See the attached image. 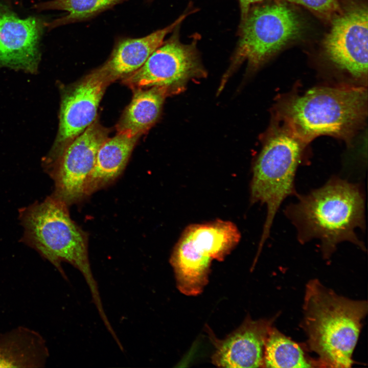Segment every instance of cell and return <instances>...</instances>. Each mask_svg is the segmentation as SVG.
Segmentation results:
<instances>
[{"mask_svg":"<svg viewBox=\"0 0 368 368\" xmlns=\"http://www.w3.org/2000/svg\"><path fill=\"white\" fill-rule=\"evenodd\" d=\"M286 213L297 230L298 240L305 243L319 240L325 258L344 241L364 250L355 232L365 225L364 196L357 185L333 178L323 187L298 197Z\"/></svg>","mask_w":368,"mask_h":368,"instance_id":"cell-1","label":"cell"},{"mask_svg":"<svg viewBox=\"0 0 368 368\" xmlns=\"http://www.w3.org/2000/svg\"><path fill=\"white\" fill-rule=\"evenodd\" d=\"M303 310L302 328L318 366L350 367L367 302L339 295L313 279L306 286Z\"/></svg>","mask_w":368,"mask_h":368,"instance_id":"cell-2","label":"cell"},{"mask_svg":"<svg viewBox=\"0 0 368 368\" xmlns=\"http://www.w3.org/2000/svg\"><path fill=\"white\" fill-rule=\"evenodd\" d=\"M367 91L363 86H324L290 97L277 109L282 126L305 146L321 135L349 140L365 122Z\"/></svg>","mask_w":368,"mask_h":368,"instance_id":"cell-3","label":"cell"},{"mask_svg":"<svg viewBox=\"0 0 368 368\" xmlns=\"http://www.w3.org/2000/svg\"><path fill=\"white\" fill-rule=\"evenodd\" d=\"M67 205L51 196L19 211L24 232L22 241L51 263L64 278L61 262L79 270L87 283L100 315L105 314L98 286L91 271L86 233L71 219Z\"/></svg>","mask_w":368,"mask_h":368,"instance_id":"cell-4","label":"cell"},{"mask_svg":"<svg viewBox=\"0 0 368 368\" xmlns=\"http://www.w3.org/2000/svg\"><path fill=\"white\" fill-rule=\"evenodd\" d=\"M240 238L237 226L228 221L188 226L175 245L170 260L179 290L187 295L200 294L208 282L212 261L222 260Z\"/></svg>","mask_w":368,"mask_h":368,"instance_id":"cell-5","label":"cell"},{"mask_svg":"<svg viewBox=\"0 0 368 368\" xmlns=\"http://www.w3.org/2000/svg\"><path fill=\"white\" fill-rule=\"evenodd\" d=\"M305 146L282 126L268 137L255 163L250 200L265 204L267 209L259 250L269 236L281 204L295 192V173Z\"/></svg>","mask_w":368,"mask_h":368,"instance_id":"cell-6","label":"cell"},{"mask_svg":"<svg viewBox=\"0 0 368 368\" xmlns=\"http://www.w3.org/2000/svg\"><path fill=\"white\" fill-rule=\"evenodd\" d=\"M303 31L297 13L284 2L257 6L239 26L240 38L224 81L242 63L257 68Z\"/></svg>","mask_w":368,"mask_h":368,"instance_id":"cell-7","label":"cell"},{"mask_svg":"<svg viewBox=\"0 0 368 368\" xmlns=\"http://www.w3.org/2000/svg\"><path fill=\"white\" fill-rule=\"evenodd\" d=\"M180 25L140 68L123 79L124 84L133 90L165 86L179 93L190 79L205 75L197 49V39L190 43H182Z\"/></svg>","mask_w":368,"mask_h":368,"instance_id":"cell-8","label":"cell"},{"mask_svg":"<svg viewBox=\"0 0 368 368\" xmlns=\"http://www.w3.org/2000/svg\"><path fill=\"white\" fill-rule=\"evenodd\" d=\"M108 133L107 128L95 120L44 168L54 181L52 196L67 206L86 197V187L97 152Z\"/></svg>","mask_w":368,"mask_h":368,"instance_id":"cell-9","label":"cell"},{"mask_svg":"<svg viewBox=\"0 0 368 368\" xmlns=\"http://www.w3.org/2000/svg\"><path fill=\"white\" fill-rule=\"evenodd\" d=\"M111 83L99 67L64 91L61 98L57 137L43 167L53 163L64 149L95 120L100 102Z\"/></svg>","mask_w":368,"mask_h":368,"instance_id":"cell-10","label":"cell"},{"mask_svg":"<svg viewBox=\"0 0 368 368\" xmlns=\"http://www.w3.org/2000/svg\"><path fill=\"white\" fill-rule=\"evenodd\" d=\"M368 11L366 6L352 5L336 15L324 41L328 59L355 79L367 75Z\"/></svg>","mask_w":368,"mask_h":368,"instance_id":"cell-11","label":"cell"},{"mask_svg":"<svg viewBox=\"0 0 368 368\" xmlns=\"http://www.w3.org/2000/svg\"><path fill=\"white\" fill-rule=\"evenodd\" d=\"M47 22L39 16L21 18L0 2V67L35 72Z\"/></svg>","mask_w":368,"mask_h":368,"instance_id":"cell-12","label":"cell"},{"mask_svg":"<svg viewBox=\"0 0 368 368\" xmlns=\"http://www.w3.org/2000/svg\"><path fill=\"white\" fill-rule=\"evenodd\" d=\"M274 318H246L217 344L213 363L222 367H263L265 342Z\"/></svg>","mask_w":368,"mask_h":368,"instance_id":"cell-13","label":"cell"},{"mask_svg":"<svg viewBox=\"0 0 368 368\" xmlns=\"http://www.w3.org/2000/svg\"><path fill=\"white\" fill-rule=\"evenodd\" d=\"M195 11H187L172 24L146 36L118 39L109 57L99 68L111 82L129 76L144 64L150 55L162 44L168 34Z\"/></svg>","mask_w":368,"mask_h":368,"instance_id":"cell-14","label":"cell"},{"mask_svg":"<svg viewBox=\"0 0 368 368\" xmlns=\"http://www.w3.org/2000/svg\"><path fill=\"white\" fill-rule=\"evenodd\" d=\"M46 341L37 331L19 326L0 335V367L42 368L49 358Z\"/></svg>","mask_w":368,"mask_h":368,"instance_id":"cell-15","label":"cell"},{"mask_svg":"<svg viewBox=\"0 0 368 368\" xmlns=\"http://www.w3.org/2000/svg\"><path fill=\"white\" fill-rule=\"evenodd\" d=\"M140 136L118 132L102 143L87 182L86 196L108 185L120 175Z\"/></svg>","mask_w":368,"mask_h":368,"instance_id":"cell-16","label":"cell"},{"mask_svg":"<svg viewBox=\"0 0 368 368\" xmlns=\"http://www.w3.org/2000/svg\"><path fill=\"white\" fill-rule=\"evenodd\" d=\"M129 104L117 125L118 132L140 135L147 132L158 119L166 98L178 92L165 86L134 89Z\"/></svg>","mask_w":368,"mask_h":368,"instance_id":"cell-17","label":"cell"},{"mask_svg":"<svg viewBox=\"0 0 368 368\" xmlns=\"http://www.w3.org/2000/svg\"><path fill=\"white\" fill-rule=\"evenodd\" d=\"M125 0H51L35 4L33 8L37 11L63 10L65 16L47 21L49 31L60 26L88 20Z\"/></svg>","mask_w":368,"mask_h":368,"instance_id":"cell-18","label":"cell"},{"mask_svg":"<svg viewBox=\"0 0 368 368\" xmlns=\"http://www.w3.org/2000/svg\"><path fill=\"white\" fill-rule=\"evenodd\" d=\"M300 347L271 327L264 348L263 367H310Z\"/></svg>","mask_w":368,"mask_h":368,"instance_id":"cell-19","label":"cell"},{"mask_svg":"<svg viewBox=\"0 0 368 368\" xmlns=\"http://www.w3.org/2000/svg\"><path fill=\"white\" fill-rule=\"evenodd\" d=\"M304 6L320 15L329 17L339 10L338 0H283Z\"/></svg>","mask_w":368,"mask_h":368,"instance_id":"cell-20","label":"cell"},{"mask_svg":"<svg viewBox=\"0 0 368 368\" xmlns=\"http://www.w3.org/2000/svg\"><path fill=\"white\" fill-rule=\"evenodd\" d=\"M241 10V25L245 18L250 10V7L251 5L262 2L264 0H239Z\"/></svg>","mask_w":368,"mask_h":368,"instance_id":"cell-21","label":"cell"},{"mask_svg":"<svg viewBox=\"0 0 368 368\" xmlns=\"http://www.w3.org/2000/svg\"><path fill=\"white\" fill-rule=\"evenodd\" d=\"M8 6H11V0H5Z\"/></svg>","mask_w":368,"mask_h":368,"instance_id":"cell-22","label":"cell"}]
</instances>
